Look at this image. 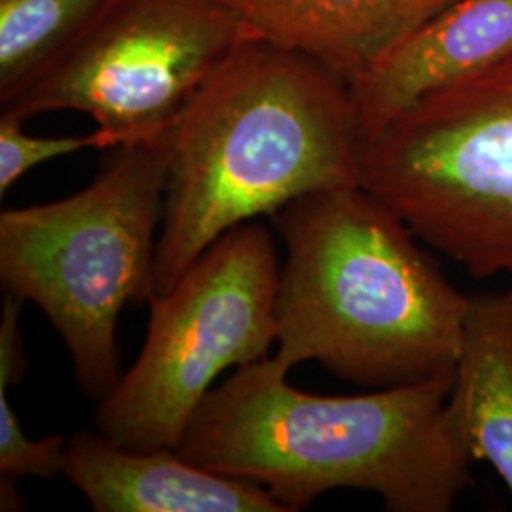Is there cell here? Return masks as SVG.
I'll return each instance as SVG.
<instances>
[{"instance_id":"1","label":"cell","mask_w":512,"mask_h":512,"mask_svg":"<svg viewBox=\"0 0 512 512\" xmlns=\"http://www.w3.org/2000/svg\"><path fill=\"white\" fill-rule=\"evenodd\" d=\"M274 357L241 366L203 399L183 458L262 486L285 512L332 490L380 495L391 512H448L471 463L448 420L454 372L365 395L296 389Z\"/></svg>"},{"instance_id":"2","label":"cell","mask_w":512,"mask_h":512,"mask_svg":"<svg viewBox=\"0 0 512 512\" xmlns=\"http://www.w3.org/2000/svg\"><path fill=\"white\" fill-rule=\"evenodd\" d=\"M165 139L156 294L239 224L308 194L361 184L363 135L348 84L258 35L203 84Z\"/></svg>"},{"instance_id":"3","label":"cell","mask_w":512,"mask_h":512,"mask_svg":"<svg viewBox=\"0 0 512 512\" xmlns=\"http://www.w3.org/2000/svg\"><path fill=\"white\" fill-rule=\"evenodd\" d=\"M285 243L275 361H317L361 385L454 372L471 296L365 186L302 196L270 217Z\"/></svg>"},{"instance_id":"4","label":"cell","mask_w":512,"mask_h":512,"mask_svg":"<svg viewBox=\"0 0 512 512\" xmlns=\"http://www.w3.org/2000/svg\"><path fill=\"white\" fill-rule=\"evenodd\" d=\"M110 150L80 192L0 213L4 291L44 311L97 403L124 374L120 313L156 294L169 169L165 131Z\"/></svg>"},{"instance_id":"5","label":"cell","mask_w":512,"mask_h":512,"mask_svg":"<svg viewBox=\"0 0 512 512\" xmlns=\"http://www.w3.org/2000/svg\"><path fill=\"white\" fill-rule=\"evenodd\" d=\"M361 186L478 279L512 277V54L366 141Z\"/></svg>"},{"instance_id":"6","label":"cell","mask_w":512,"mask_h":512,"mask_svg":"<svg viewBox=\"0 0 512 512\" xmlns=\"http://www.w3.org/2000/svg\"><path fill=\"white\" fill-rule=\"evenodd\" d=\"M281 262L268 228L245 222L148 302L137 361L99 401L95 429L135 450L179 448L220 374L270 357Z\"/></svg>"},{"instance_id":"7","label":"cell","mask_w":512,"mask_h":512,"mask_svg":"<svg viewBox=\"0 0 512 512\" xmlns=\"http://www.w3.org/2000/svg\"><path fill=\"white\" fill-rule=\"evenodd\" d=\"M253 35L219 0H105L63 54L0 103V118L76 110L110 148L150 141Z\"/></svg>"},{"instance_id":"8","label":"cell","mask_w":512,"mask_h":512,"mask_svg":"<svg viewBox=\"0 0 512 512\" xmlns=\"http://www.w3.org/2000/svg\"><path fill=\"white\" fill-rule=\"evenodd\" d=\"M512 54V0H456L349 84L363 145L425 95Z\"/></svg>"},{"instance_id":"9","label":"cell","mask_w":512,"mask_h":512,"mask_svg":"<svg viewBox=\"0 0 512 512\" xmlns=\"http://www.w3.org/2000/svg\"><path fill=\"white\" fill-rule=\"evenodd\" d=\"M63 475L95 512H285L255 482L209 471L177 448H128L97 429L69 437Z\"/></svg>"},{"instance_id":"10","label":"cell","mask_w":512,"mask_h":512,"mask_svg":"<svg viewBox=\"0 0 512 512\" xmlns=\"http://www.w3.org/2000/svg\"><path fill=\"white\" fill-rule=\"evenodd\" d=\"M264 40L306 55L346 84L456 0H219Z\"/></svg>"},{"instance_id":"11","label":"cell","mask_w":512,"mask_h":512,"mask_svg":"<svg viewBox=\"0 0 512 512\" xmlns=\"http://www.w3.org/2000/svg\"><path fill=\"white\" fill-rule=\"evenodd\" d=\"M446 412L467 456L512 495V285L471 296Z\"/></svg>"},{"instance_id":"12","label":"cell","mask_w":512,"mask_h":512,"mask_svg":"<svg viewBox=\"0 0 512 512\" xmlns=\"http://www.w3.org/2000/svg\"><path fill=\"white\" fill-rule=\"evenodd\" d=\"M105 0H0V103L63 54Z\"/></svg>"},{"instance_id":"13","label":"cell","mask_w":512,"mask_h":512,"mask_svg":"<svg viewBox=\"0 0 512 512\" xmlns=\"http://www.w3.org/2000/svg\"><path fill=\"white\" fill-rule=\"evenodd\" d=\"M88 148L109 150L110 141L99 129L86 135L35 137L25 133L23 122L0 118V196L33 167Z\"/></svg>"},{"instance_id":"14","label":"cell","mask_w":512,"mask_h":512,"mask_svg":"<svg viewBox=\"0 0 512 512\" xmlns=\"http://www.w3.org/2000/svg\"><path fill=\"white\" fill-rule=\"evenodd\" d=\"M10 387L0 384V478H54L63 475L67 437L29 439L14 412Z\"/></svg>"},{"instance_id":"15","label":"cell","mask_w":512,"mask_h":512,"mask_svg":"<svg viewBox=\"0 0 512 512\" xmlns=\"http://www.w3.org/2000/svg\"><path fill=\"white\" fill-rule=\"evenodd\" d=\"M23 302L14 294L6 293L0 317V384L6 387L18 385L25 374V348L19 330Z\"/></svg>"}]
</instances>
